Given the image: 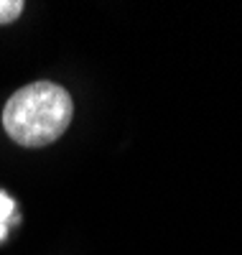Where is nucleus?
<instances>
[{"mask_svg":"<svg viewBox=\"0 0 242 255\" xmlns=\"http://www.w3.org/2000/svg\"><path fill=\"white\" fill-rule=\"evenodd\" d=\"M74 118L72 95L54 82H33L10 95L3 108L5 133L23 148H43L64 135Z\"/></svg>","mask_w":242,"mask_h":255,"instance_id":"nucleus-1","label":"nucleus"},{"mask_svg":"<svg viewBox=\"0 0 242 255\" xmlns=\"http://www.w3.org/2000/svg\"><path fill=\"white\" fill-rule=\"evenodd\" d=\"M23 8V0H0V26H8L15 18H20Z\"/></svg>","mask_w":242,"mask_h":255,"instance_id":"nucleus-3","label":"nucleus"},{"mask_svg":"<svg viewBox=\"0 0 242 255\" xmlns=\"http://www.w3.org/2000/svg\"><path fill=\"white\" fill-rule=\"evenodd\" d=\"M13 220H15V202L5 194V191H0V240H5L8 227H10Z\"/></svg>","mask_w":242,"mask_h":255,"instance_id":"nucleus-2","label":"nucleus"}]
</instances>
